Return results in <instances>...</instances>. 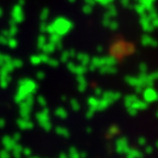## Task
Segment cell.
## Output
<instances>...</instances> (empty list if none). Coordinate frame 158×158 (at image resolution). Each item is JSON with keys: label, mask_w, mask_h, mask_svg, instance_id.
<instances>
[{"label": "cell", "mask_w": 158, "mask_h": 158, "mask_svg": "<svg viewBox=\"0 0 158 158\" xmlns=\"http://www.w3.org/2000/svg\"><path fill=\"white\" fill-rule=\"evenodd\" d=\"M48 17H49V10L47 9V8L42 9V11L40 13V19L42 20V21H46V20L48 19Z\"/></svg>", "instance_id": "cell-26"}, {"label": "cell", "mask_w": 158, "mask_h": 158, "mask_svg": "<svg viewBox=\"0 0 158 158\" xmlns=\"http://www.w3.org/2000/svg\"><path fill=\"white\" fill-rule=\"evenodd\" d=\"M99 69V73L102 75L106 74V75H111V74H115L116 73V68L114 66H106V65H104V66L100 67Z\"/></svg>", "instance_id": "cell-13"}, {"label": "cell", "mask_w": 158, "mask_h": 158, "mask_svg": "<svg viewBox=\"0 0 158 158\" xmlns=\"http://www.w3.org/2000/svg\"><path fill=\"white\" fill-rule=\"evenodd\" d=\"M102 51H103L102 46H97V52H98V53H102Z\"/></svg>", "instance_id": "cell-55"}, {"label": "cell", "mask_w": 158, "mask_h": 158, "mask_svg": "<svg viewBox=\"0 0 158 158\" xmlns=\"http://www.w3.org/2000/svg\"><path fill=\"white\" fill-rule=\"evenodd\" d=\"M70 106H72V108L74 110H79L80 109V104H79V102L77 101L76 99H72L70 100Z\"/></svg>", "instance_id": "cell-33"}, {"label": "cell", "mask_w": 158, "mask_h": 158, "mask_svg": "<svg viewBox=\"0 0 158 158\" xmlns=\"http://www.w3.org/2000/svg\"><path fill=\"white\" fill-rule=\"evenodd\" d=\"M134 52V46L131 44L126 45V54H132Z\"/></svg>", "instance_id": "cell-45"}, {"label": "cell", "mask_w": 158, "mask_h": 158, "mask_svg": "<svg viewBox=\"0 0 158 158\" xmlns=\"http://www.w3.org/2000/svg\"><path fill=\"white\" fill-rule=\"evenodd\" d=\"M47 65H49V66H52V67H57L59 65V62L57 60V59L51 58V57H49L48 62H47Z\"/></svg>", "instance_id": "cell-34"}, {"label": "cell", "mask_w": 158, "mask_h": 158, "mask_svg": "<svg viewBox=\"0 0 158 158\" xmlns=\"http://www.w3.org/2000/svg\"><path fill=\"white\" fill-rule=\"evenodd\" d=\"M109 106H110V103L106 101V99L102 98L101 100H99V103H98V106H97V109H98V110H104V109L108 108Z\"/></svg>", "instance_id": "cell-25"}, {"label": "cell", "mask_w": 158, "mask_h": 158, "mask_svg": "<svg viewBox=\"0 0 158 158\" xmlns=\"http://www.w3.org/2000/svg\"><path fill=\"white\" fill-rule=\"evenodd\" d=\"M139 23H141V27H143L145 32H152L154 30V27L152 24V20L148 18L147 13L139 15Z\"/></svg>", "instance_id": "cell-5"}, {"label": "cell", "mask_w": 158, "mask_h": 158, "mask_svg": "<svg viewBox=\"0 0 158 158\" xmlns=\"http://www.w3.org/2000/svg\"><path fill=\"white\" fill-rule=\"evenodd\" d=\"M141 41H142V44H143L144 46H153V47L157 46V41L148 34H144L143 36H142Z\"/></svg>", "instance_id": "cell-9"}, {"label": "cell", "mask_w": 158, "mask_h": 158, "mask_svg": "<svg viewBox=\"0 0 158 158\" xmlns=\"http://www.w3.org/2000/svg\"><path fill=\"white\" fill-rule=\"evenodd\" d=\"M36 79L37 80H43V79L45 78V73L44 72H42V70H39V72L36 73Z\"/></svg>", "instance_id": "cell-41"}, {"label": "cell", "mask_w": 158, "mask_h": 158, "mask_svg": "<svg viewBox=\"0 0 158 158\" xmlns=\"http://www.w3.org/2000/svg\"><path fill=\"white\" fill-rule=\"evenodd\" d=\"M110 22H111V18L108 17L106 15H104L103 19H102V25H103V27H109Z\"/></svg>", "instance_id": "cell-31"}, {"label": "cell", "mask_w": 158, "mask_h": 158, "mask_svg": "<svg viewBox=\"0 0 158 158\" xmlns=\"http://www.w3.org/2000/svg\"><path fill=\"white\" fill-rule=\"evenodd\" d=\"M147 65L145 64V63H142L141 65H139V72H141V74H147Z\"/></svg>", "instance_id": "cell-37"}, {"label": "cell", "mask_w": 158, "mask_h": 158, "mask_svg": "<svg viewBox=\"0 0 158 158\" xmlns=\"http://www.w3.org/2000/svg\"><path fill=\"white\" fill-rule=\"evenodd\" d=\"M40 59H41V63H44V64H47V62H48L49 59V56L47 54H45V53H42V54H40Z\"/></svg>", "instance_id": "cell-35"}, {"label": "cell", "mask_w": 158, "mask_h": 158, "mask_svg": "<svg viewBox=\"0 0 158 158\" xmlns=\"http://www.w3.org/2000/svg\"><path fill=\"white\" fill-rule=\"evenodd\" d=\"M3 64H5V55L0 53V67L3 66Z\"/></svg>", "instance_id": "cell-50"}, {"label": "cell", "mask_w": 158, "mask_h": 158, "mask_svg": "<svg viewBox=\"0 0 158 158\" xmlns=\"http://www.w3.org/2000/svg\"><path fill=\"white\" fill-rule=\"evenodd\" d=\"M101 97L103 99H106V101L111 104V103H113L114 101H116V100H118V99L121 98V94H120V92H114V91H106L102 94Z\"/></svg>", "instance_id": "cell-8"}, {"label": "cell", "mask_w": 158, "mask_h": 158, "mask_svg": "<svg viewBox=\"0 0 158 158\" xmlns=\"http://www.w3.org/2000/svg\"><path fill=\"white\" fill-rule=\"evenodd\" d=\"M133 9L135 10V12L137 13L138 15H145L146 13V9L145 7H144L143 5H141V3H136L135 6L133 7Z\"/></svg>", "instance_id": "cell-22"}, {"label": "cell", "mask_w": 158, "mask_h": 158, "mask_svg": "<svg viewBox=\"0 0 158 158\" xmlns=\"http://www.w3.org/2000/svg\"><path fill=\"white\" fill-rule=\"evenodd\" d=\"M116 56L114 55H108V56L104 57V65L106 66H115L116 65Z\"/></svg>", "instance_id": "cell-18"}, {"label": "cell", "mask_w": 158, "mask_h": 158, "mask_svg": "<svg viewBox=\"0 0 158 158\" xmlns=\"http://www.w3.org/2000/svg\"><path fill=\"white\" fill-rule=\"evenodd\" d=\"M116 13H118V11H116V8H115V6H114L113 3H110V5L106 6V15H108V17L114 18L116 15Z\"/></svg>", "instance_id": "cell-17"}, {"label": "cell", "mask_w": 158, "mask_h": 158, "mask_svg": "<svg viewBox=\"0 0 158 158\" xmlns=\"http://www.w3.org/2000/svg\"><path fill=\"white\" fill-rule=\"evenodd\" d=\"M1 34L5 35V36H7V37H11V36H10L9 30H3V31H1Z\"/></svg>", "instance_id": "cell-51"}, {"label": "cell", "mask_w": 158, "mask_h": 158, "mask_svg": "<svg viewBox=\"0 0 158 158\" xmlns=\"http://www.w3.org/2000/svg\"><path fill=\"white\" fill-rule=\"evenodd\" d=\"M146 106H147V102H145L143 100H138V99H136L135 101L132 103V106H130V108H133L135 109V110H139V109H145Z\"/></svg>", "instance_id": "cell-16"}, {"label": "cell", "mask_w": 158, "mask_h": 158, "mask_svg": "<svg viewBox=\"0 0 158 158\" xmlns=\"http://www.w3.org/2000/svg\"><path fill=\"white\" fill-rule=\"evenodd\" d=\"M55 49H56V46H55V44H53L52 42H46L44 44V46L42 47V51L43 53H45V54L49 55V54H52V53L55 52Z\"/></svg>", "instance_id": "cell-14"}, {"label": "cell", "mask_w": 158, "mask_h": 158, "mask_svg": "<svg viewBox=\"0 0 158 158\" xmlns=\"http://www.w3.org/2000/svg\"><path fill=\"white\" fill-rule=\"evenodd\" d=\"M11 20L15 21L17 24L21 23L24 20V12H23V8L20 5H15L11 10Z\"/></svg>", "instance_id": "cell-4"}, {"label": "cell", "mask_w": 158, "mask_h": 158, "mask_svg": "<svg viewBox=\"0 0 158 158\" xmlns=\"http://www.w3.org/2000/svg\"><path fill=\"white\" fill-rule=\"evenodd\" d=\"M67 64V68H68V70L69 72H72V73H74V70H75V67H76V64H74L73 62H67L66 63Z\"/></svg>", "instance_id": "cell-40"}, {"label": "cell", "mask_w": 158, "mask_h": 158, "mask_svg": "<svg viewBox=\"0 0 158 158\" xmlns=\"http://www.w3.org/2000/svg\"><path fill=\"white\" fill-rule=\"evenodd\" d=\"M69 55H70V57H75L76 56V51L75 49H70L69 51Z\"/></svg>", "instance_id": "cell-52"}, {"label": "cell", "mask_w": 158, "mask_h": 158, "mask_svg": "<svg viewBox=\"0 0 158 158\" xmlns=\"http://www.w3.org/2000/svg\"><path fill=\"white\" fill-rule=\"evenodd\" d=\"M136 99H137V96H136V94H128V96H126L125 99H124V103H125V106H127V108H130Z\"/></svg>", "instance_id": "cell-20"}, {"label": "cell", "mask_w": 158, "mask_h": 158, "mask_svg": "<svg viewBox=\"0 0 158 158\" xmlns=\"http://www.w3.org/2000/svg\"><path fill=\"white\" fill-rule=\"evenodd\" d=\"M94 1H96V3H99V5L103 6V7H106L110 3H113L114 0H94Z\"/></svg>", "instance_id": "cell-30"}, {"label": "cell", "mask_w": 158, "mask_h": 158, "mask_svg": "<svg viewBox=\"0 0 158 158\" xmlns=\"http://www.w3.org/2000/svg\"><path fill=\"white\" fill-rule=\"evenodd\" d=\"M46 29H47V23L45 22V21H42V23H41V25H40V30H41V32L42 33L46 32Z\"/></svg>", "instance_id": "cell-44"}, {"label": "cell", "mask_w": 158, "mask_h": 158, "mask_svg": "<svg viewBox=\"0 0 158 158\" xmlns=\"http://www.w3.org/2000/svg\"><path fill=\"white\" fill-rule=\"evenodd\" d=\"M62 99L63 100H66V96H62Z\"/></svg>", "instance_id": "cell-57"}, {"label": "cell", "mask_w": 158, "mask_h": 158, "mask_svg": "<svg viewBox=\"0 0 158 158\" xmlns=\"http://www.w3.org/2000/svg\"><path fill=\"white\" fill-rule=\"evenodd\" d=\"M12 64H13V66H15V68H20V67H22L23 62L21 59L15 58V59H12Z\"/></svg>", "instance_id": "cell-36"}, {"label": "cell", "mask_w": 158, "mask_h": 158, "mask_svg": "<svg viewBox=\"0 0 158 158\" xmlns=\"http://www.w3.org/2000/svg\"><path fill=\"white\" fill-rule=\"evenodd\" d=\"M125 81L127 82L130 86L132 87H142L141 84H139V79H138V76L137 77H132V76H127L125 78Z\"/></svg>", "instance_id": "cell-15"}, {"label": "cell", "mask_w": 158, "mask_h": 158, "mask_svg": "<svg viewBox=\"0 0 158 158\" xmlns=\"http://www.w3.org/2000/svg\"><path fill=\"white\" fill-rule=\"evenodd\" d=\"M47 42V39H46V36H45L44 34H41V35H39V37H37V41H36V44H37V47L39 48H41L42 49V47L44 46V44Z\"/></svg>", "instance_id": "cell-23"}, {"label": "cell", "mask_w": 158, "mask_h": 158, "mask_svg": "<svg viewBox=\"0 0 158 158\" xmlns=\"http://www.w3.org/2000/svg\"><path fill=\"white\" fill-rule=\"evenodd\" d=\"M37 102L42 106H45V104H46V100L43 96H37Z\"/></svg>", "instance_id": "cell-42"}, {"label": "cell", "mask_w": 158, "mask_h": 158, "mask_svg": "<svg viewBox=\"0 0 158 158\" xmlns=\"http://www.w3.org/2000/svg\"><path fill=\"white\" fill-rule=\"evenodd\" d=\"M152 24H153L154 29H155V27H158V17H156L155 19L152 20Z\"/></svg>", "instance_id": "cell-48"}, {"label": "cell", "mask_w": 158, "mask_h": 158, "mask_svg": "<svg viewBox=\"0 0 158 158\" xmlns=\"http://www.w3.org/2000/svg\"><path fill=\"white\" fill-rule=\"evenodd\" d=\"M25 3V0H18V5H20L21 7H23Z\"/></svg>", "instance_id": "cell-54"}, {"label": "cell", "mask_w": 158, "mask_h": 158, "mask_svg": "<svg viewBox=\"0 0 158 158\" xmlns=\"http://www.w3.org/2000/svg\"><path fill=\"white\" fill-rule=\"evenodd\" d=\"M74 24L70 20L66 19L64 17H58L53 21L52 23L47 24L46 32L48 34H53V33H56V34L60 35V36H64V35L68 34L70 32V30L73 29Z\"/></svg>", "instance_id": "cell-2"}, {"label": "cell", "mask_w": 158, "mask_h": 158, "mask_svg": "<svg viewBox=\"0 0 158 158\" xmlns=\"http://www.w3.org/2000/svg\"><path fill=\"white\" fill-rule=\"evenodd\" d=\"M111 51H112V55H114V56L116 57L122 56V55L126 53V45L123 42H116L112 46Z\"/></svg>", "instance_id": "cell-6"}, {"label": "cell", "mask_w": 158, "mask_h": 158, "mask_svg": "<svg viewBox=\"0 0 158 158\" xmlns=\"http://www.w3.org/2000/svg\"><path fill=\"white\" fill-rule=\"evenodd\" d=\"M87 72H88V67L84 66V65H81V64H79V65H76L75 70H74L73 74H75V75L78 76V75H85Z\"/></svg>", "instance_id": "cell-19"}, {"label": "cell", "mask_w": 158, "mask_h": 158, "mask_svg": "<svg viewBox=\"0 0 158 158\" xmlns=\"http://www.w3.org/2000/svg\"><path fill=\"white\" fill-rule=\"evenodd\" d=\"M30 62H31V64H32V65L36 66V65L41 64V59H40L39 55H32V56L30 57Z\"/></svg>", "instance_id": "cell-27"}, {"label": "cell", "mask_w": 158, "mask_h": 158, "mask_svg": "<svg viewBox=\"0 0 158 158\" xmlns=\"http://www.w3.org/2000/svg\"><path fill=\"white\" fill-rule=\"evenodd\" d=\"M85 3H86V5L91 6V7H94V6L96 5V1H94V0H85Z\"/></svg>", "instance_id": "cell-49"}, {"label": "cell", "mask_w": 158, "mask_h": 158, "mask_svg": "<svg viewBox=\"0 0 158 158\" xmlns=\"http://www.w3.org/2000/svg\"><path fill=\"white\" fill-rule=\"evenodd\" d=\"M143 98H144V101L145 102H155L158 100V91L156 90V89L153 88V86L152 87H146V88H144L143 90Z\"/></svg>", "instance_id": "cell-3"}, {"label": "cell", "mask_w": 158, "mask_h": 158, "mask_svg": "<svg viewBox=\"0 0 158 158\" xmlns=\"http://www.w3.org/2000/svg\"><path fill=\"white\" fill-rule=\"evenodd\" d=\"M37 91V84L30 78H22L18 82L17 94L15 96V102H22L29 94H35Z\"/></svg>", "instance_id": "cell-1"}, {"label": "cell", "mask_w": 158, "mask_h": 158, "mask_svg": "<svg viewBox=\"0 0 158 158\" xmlns=\"http://www.w3.org/2000/svg\"><path fill=\"white\" fill-rule=\"evenodd\" d=\"M136 1L145 7L146 12H148V11H151V10L155 9V8H154V3H155L156 0H136Z\"/></svg>", "instance_id": "cell-12"}, {"label": "cell", "mask_w": 158, "mask_h": 158, "mask_svg": "<svg viewBox=\"0 0 158 158\" xmlns=\"http://www.w3.org/2000/svg\"><path fill=\"white\" fill-rule=\"evenodd\" d=\"M88 103L90 106V108H94V109H97L98 106V103H99V100L96 98V96H92L88 99Z\"/></svg>", "instance_id": "cell-24"}, {"label": "cell", "mask_w": 158, "mask_h": 158, "mask_svg": "<svg viewBox=\"0 0 158 158\" xmlns=\"http://www.w3.org/2000/svg\"><path fill=\"white\" fill-rule=\"evenodd\" d=\"M121 3L124 7H127V8L131 7V0H121Z\"/></svg>", "instance_id": "cell-46"}, {"label": "cell", "mask_w": 158, "mask_h": 158, "mask_svg": "<svg viewBox=\"0 0 158 158\" xmlns=\"http://www.w3.org/2000/svg\"><path fill=\"white\" fill-rule=\"evenodd\" d=\"M56 114H57V115L63 116V118H64V116H66V111H65L63 108H58L56 110Z\"/></svg>", "instance_id": "cell-43"}, {"label": "cell", "mask_w": 158, "mask_h": 158, "mask_svg": "<svg viewBox=\"0 0 158 158\" xmlns=\"http://www.w3.org/2000/svg\"><path fill=\"white\" fill-rule=\"evenodd\" d=\"M82 12H84L85 15H90V13L92 12V7L85 3V6L82 7Z\"/></svg>", "instance_id": "cell-32"}, {"label": "cell", "mask_w": 158, "mask_h": 158, "mask_svg": "<svg viewBox=\"0 0 158 158\" xmlns=\"http://www.w3.org/2000/svg\"><path fill=\"white\" fill-rule=\"evenodd\" d=\"M77 82H78V91L80 92H84L85 90H86L87 86H88V84H87V80L86 78H85L84 75H78L77 76Z\"/></svg>", "instance_id": "cell-11"}, {"label": "cell", "mask_w": 158, "mask_h": 158, "mask_svg": "<svg viewBox=\"0 0 158 158\" xmlns=\"http://www.w3.org/2000/svg\"><path fill=\"white\" fill-rule=\"evenodd\" d=\"M102 94H103V91L101 90V88H96V89H94V94H96L97 97H101Z\"/></svg>", "instance_id": "cell-47"}, {"label": "cell", "mask_w": 158, "mask_h": 158, "mask_svg": "<svg viewBox=\"0 0 158 158\" xmlns=\"http://www.w3.org/2000/svg\"><path fill=\"white\" fill-rule=\"evenodd\" d=\"M2 15H3V11H2V9H1V8H0V18L2 17Z\"/></svg>", "instance_id": "cell-56"}, {"label": "cell", "mask_w": 158, "mask_h": 158, "mask_svg": "<svg viewBox=\"0 0 158 158\" xmlns=\"http://www.w3.org/2000/svg\"><path fill=\"white\" fill-rule=\"evenodd\" d=\"M69 2H75V1H76V0H68Z\"/></svg>", "instance_id": "cell-58"}, {"label": "cell", "mask_w": 158, "mask_h": 158, "mask_svg": "<svg viewBox=\"0 0 158 158\" xmlns=\"http://www.w3.org/2000/svg\"><path fill=\"white\" fill-rule=\"evenodd\" d=\"M8 41H9V37L5 36V35H2V34H0V44H1V45H7Z\"/></svg>", "instance_id": "cell-38"}, {"label": "cell", "mask_w": 158, "mask_h": 158, "mask_svg": "<svg viewBox=\"0 0 158 158\" xmlns=\"http://www.w3.org/2000/svg\"><path fill=\"white\" fill-rule=\"evenodd\" d=\"M118 23L116 22V21H113V20H111V22H110V24H109V29L111 30H118Z\"/></svg>", "instance_id": "cell-39"}, {"label": "cell", "mask_w": 158, "mask_h": 158, "mask_svg": "<svg viewBox=\"0 0 158 158\" xmlns=\"http://www.w3.org/2000/svg\"><path fill=\"white\" fill-rule=\"evenodd\" d=\"M48 41L49 42H52L53 44H58V43L62 42V36L58 34H56V33H53V34H49L48 36Z\"/></svg>", "instance_id": "cell-21"}, {"label": "cell", "mask_w": 158, "mask_h": 158, "mask_svg": "<svg viewBox=\"0 0 158 158\" xmlns=\"http://www.w3.org/2000/svg\"><path fill=\"white\" fill-rule=\"evenodd\" d=\"M10 81H11V76H10V74L5 72L3 69L0 68V87L2 89H6L9 86Z\"/></svg>", "instance_id": "cell-7"}, {"label": "cell", "mask_w": 158, "mask_h": 158, "mask_svg": "<svg viewBox=\"0 0 158 158\" xmlns=\"http://www.w3.org/2000/svg\"><path fill=\"white\" fill-rule=\"evenodd\" d=\"M76 57L77 59H78V62H80V64L84 65V66H88L89 64H90V60H91V58L89 57L88 54H86V53H78V54H76Z\"/></svg>", "instance_id": "cell-10"}, {"label": "cell", "mask_w": 158, "mask_h": 158, "mask_svg": "<svg viewBox=\"0 0 158 158\" xmlns=\"http://www.w3.org/2000/svg\"><path fill=\"white\" fill-rule=\"evenodd\" d=\"M8 46L10 48H15L18 46V41L15 39V37H9V41H8Z\"/></svg>", "instance_id": "cell-29"}, {"label": "cell", "mask_w": 158, "mask_h": 158, "mask_svg": "<svg viewBox=\"0 0 158 158\" xmlns=\"http://www.w3.org/2000/svg\"><path fill=\"white\" fill-rule=\"evenodd\" d=\"M70 58V55H69V51H64L63 53H60V60L63 63H67Z\"/></svg>", "instance_id": "cell-28"}, {"label": "cell", "mask_w": 158, "mask_h": 158, "mask_svg": "<svg viewBox=\"0 0 158 158\" xmlns=\"http://www.w3.org/2000/svg\"><path fill=\"white\" fill-rule=\"evenodd\" d=\"M55 46H56V49H59V51H62V49H63V44H62V42L58 43V44H56Z\"/></svg>", "instance_id": "cell-53"}]
</instances>
